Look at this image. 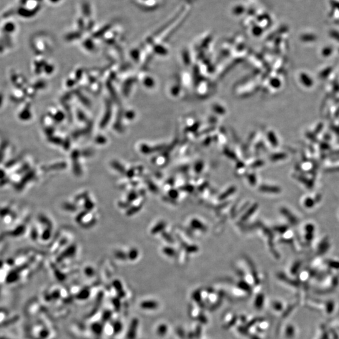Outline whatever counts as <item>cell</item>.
<instances>
[{
  "label": "cell",
  "instance_id": "obj_10",
  "mask_svg": "<svg viewBox=\"0 0 339 339\" xmlns=\"http://www.w3.org/2000/svg\"><path fill=\"white\" fill-rule=\"evenodd\" d=\"M50 234H51V233H50V231L48 229L45 231H44L43 234L42 238H43V239H45V240L48 239V238H49L50 236Z\"/></svg>",
  "mask_w": 339,
  "mask_h": 339
},
{
  "label": "cell",
  "instance_id": "obj_7",
  "mask_svg": "<svg viewBox=\"0 0 339 339\" xmlns=\"http://www.w3.org/2000/svg\"><path fill=\"white\" fill-rule=\"evenodd\" d=\"M64 208L66 210H67L69 211H75L76 210V207L74 205L71 204H67V203H65V204H64Z\"/></svg>",
  "mask_w": 339,
  "mask_h": 339
},
{
  "label": "cell",
  "instance_id": "obj_4",
  "mask_svg": "<svg viewBox=\"0 0 339 339\" xmlns=\"http://www.w3.org/2000/svg\"><path fill=\"white\" fill-rule=\"evenodd\" d=\"M142 206H136V207H131L129 210H128L127 211V215L128 216H131L132 214H135V213L138 212L140 209H141Z\"/></svg>",
  "mask_w": 339,
  "mask_h": 339
},
{
  "label": "cell",
  "instance_id": "obj_3",
  "mask_svg": "<svg viewBox=\"0 0 339 339\" xmlns=\"http://www.w3.org/2000/svg\"><path fill=\"white\" fill-rule=\"evenodd\" d=\"M244 8L243 6H241L240 5L235 6L234 8H233V10H232L233 13H234L235 14H238V15H239V14L243 13V12H244Z\"/></svg>",
  "mask_w": 339,
  "mask_h": 339
},
{
  "label": "cell",
  "instance_id": "obj_1",
  "mask_svg": "<svg viewBox=\"0 0 339 339\" xmlns=\"http://www.w3.org/2000/svg\"><path fill=\"white\" fill-rule=\"evenodd\" d=\"M76 250V246H70L68 249H66L59 257H58V261L62 260L64 258H65V257H70L72 256L73 255H74Z\"/></svg>",
  "mask_w": 339,
  "mask_h": 339
},
{
  "label": "cell",
  "instance_id": "obj_8",
  "mask_svg": "<svg viewBox=\"0 0 339 339\" xmlns=\"http://www.w3.org/2000/svg\"><path fill=\"white\" fill-rule=\"evenodd\" d=\"M87 215V212L86 211H84L82 212L81 213H80L76 217V221L77 222H80L81 220H82V219Z\"/></svg>",
  "mask_w": 339,
  "mask_h": 339
},
{
  "label": "cell",
  "instance_id": "obj_5",
  "mask_svg": "<svg viewBox=\"0 0 339 339\" xmlns=\"http://www.w3.org/2000/svg\"><path fill=\"white\" fill-rule=\"evenodd\" d=\"M84 206H85V208L87 210H91L94 207V204L90 199H89V198H86Z\"/></svg>",
  "mask_w": 339,
  "mask_h": 339
},
{
  "label": "cell",
  "instance_id": "obj_9",
  "mask_svg": "<svg viewBox=\"0 0 339 339\" xmlns=\"http://www.w3.org/2000/svg\"><path fill=\"white\" fill-rule=\"evenodd\" d=\"M115 255L117 257V258H120V259H121V260H126L127 258V256L121 251H117Z\"/></svg>",
  "mask_w": 339,
  "mask_h": 339
},
{
  "label": "cell",
  "instance_id": "obj_2",
  "mask_svg": "<svg viewBox=\"0 0 339 339\" xmlns=\"http://www.w3.org/2000/svg\"><path fill=\"white\" fill-rule=\"evenodd\" d=\"M138 197V194L135 191H132L131 192L128 194V197H127V200H128V202H129V204H131V202H132V201H134L136 199V198Z\"/></svg>",
  "mask_w": 339,
  "mask_h": 339
},
{
  "label": "cell",
  "instance_id": "obj_6",
  "mask_svg": "<svg viewBox=\"0 0 339 339\" xmlns=\"http://www.w3.org/2000/svg\"><path fill=\"white\" fill-rule=\"evenodd\" d=\"M138 250H137L136 249H131V250H130V251H129V254H128L129 258L131 259V260H135V259L136 258V257H138Z\"/></svg>",
  "mask_w": 339,
  "mask_h": 339
}]
</instances>
